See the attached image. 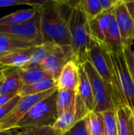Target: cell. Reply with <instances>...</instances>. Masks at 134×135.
Wrapping results in <instances>:
<instances>
[{"mask_svg":"<svg viewBox=\"0 0 134 135\" xmlns=\"http://www.w3.org/2000/svg\"><path fill=\"white\" fill-rule=\"evenodd\" d=\"M75 1H45L39 6L41 32L44 43L71 47L68 18Z\"/></svg>","mask_w":134,"mask_h":135,"instance_id":"obj_1","label":"cell"},{"mask_svg":"<svg viewBox=\"0 0 134 135\" xmlns=\"http://www.w3.org/2000/svg\"><path fill=\"white\" fill-rule=\"evenodd\" d=\"M68 27L71 37V47L77 64H84L88 59L91 46V34L88 19L78 4L75 2L68 18Z\"/></svg>","mask_w":134,"mask_h":135,"instance_id":"obj_2","label":"cell"},{"mask_svg":"<svg viewBox=\"0 0 134 135\" xmlns=\"http://www.w3.org/2000/svg\"><path fill=\"white\" fill-rule=\"evenodd\" d=\"M101 45V44H100ZM109 58L114 81L118 96L125 106L134 115V81L129 70L124 51L115 52L105 45H101Z\"/></svg>","mask_w":134,"mask_h":135,"instance_id":"obj_3","label":"cell"},{"mask_svg":"<svg viewBox=\"0 0 134 135\" xmlns=\"http://www.w3.org/2000/svg\"><path fill=\"white\" fill-rule=\"evenodd\" d=\"M58 118L57 109V92L37 103L21 119L16 128L53 127Z\"/></svg>","mask_w":134,"mask_h":135,"instance_id":"obj_4","label":"cell"},{"mask_svg":"<svg viewBox=\"0 0 134 135\" xmlns=\"http://www.w3.org/2000/svg\"><path fill=\"white\" fill-rule=\"evenodd\" d=\"M88 61L91 62L98 74L108 86L115 107V110L121 106H125L117 92L107 54L105 49L100 44L92 40L91 41V46L88 51Z\"/></svg>","mask_w":134,"mask_h":135,"instance_id":"obj_5","label":"cell"},{"mask_svg":"<svg viewBox=\"0 0 134 135\" xmlns=\"http://www.w3.org/2000/svg\"><path fill=\"white\" fill-rule=\"evenodd\" d=\"M83 66L89 79L96 102L94 112L103 113L107 111H115L112 97L107 84L98 74L89 61L85 62Z\"/></svg>","mask_w":134,"mask_h":135,"instance_id":"obj_6","label":"cell"},{"mask_svg":"<svg viewBox=\"0 0 134 135\" xmlns=\"http://www.w3.org/2000/svg\"><path fill=\"white\" fill-rule=\"evenodd\" d=\"M0 34L15 36L38 46L44 44L41 32L39 7L36 16L28 21L12 25H0Z\"/></svg>","mask_w":134,"mask_h":135,"instance_id":"obj_7","label":"cell"},{"mask_svg":"<svg viewBox=\"0 0 134 135\" xmlns=\"http://www.w3.org/2000/svg\"><path fill=\"white\" fill-rule=\"evenodd\" d=\"M57 91L58 88L55 87L39 94L21 97L14 108L0 122V131L12 130L16 128L21 119L30 111L32 108Z\"/></svg>","mask_w":134,"mask_h":135,"instance_id":"obj_8","label":"cell"},{"mask_svg":"<svg viewBox=\"0 0 134 135\" xmlns=\"http://www.w3.org/2000/svg\"><path fill=\"white\" fill-rule=\"evenodd\" d=\"M72 60L75 61V57L71 47H60L56 45L46 58L41 67L57 81L65 65Z\"/></svg>","mask_w":134,"mask_h":135,"instance_id":"obj_9","label":"cell"},{"mask_svg":"<svg viewBox=\"0 0 134 135\" xmlns=\"http://www.w3.org/2000/svg\"><path fill=\"white\" fill-rule=\"evenodd\" d=\"M113 13L120 30L123 47H132L134 40V20L130 16L124 0H116Z\"/></svg>","mask_w":134,"mask_h":135,"instance_id":"obj_10","label":"cell"},{"mask_svg":"<svg viewBox=\"0 0 134 135\" xmlns=\"http://www.w3.org/2000/svg\"><path fill=\"white\" fill-rule=\"evenodd\" d=\"M89 112L85 108L83 101L77 93L76 103L62 115L58 116L53 125V128L60 134L70 130L77 122L85 118Z\"/></svg>","mask_w":134,"mask_h":135,"instance_id":"obj_11","label":"cell"},{"mask_svg":"<svg viewBox=\"0 0 134 135\" xmlns=\"http://www.w3.org/2000/svg\"><path fill=\"white\" fill-rule=\"evenodd\" d=\"M79 64L72 60L67 62L57 80L58 89L77 91L79 85Z\"/></svg>","mask_w":134,"mask_h":135,"instance_id":"obj_12","label":"cell"},{"mask_svg":"<svg viewBox=\"0 0 134 135\" xmlns=\"http://www.w3.org/2000/svg\"><path fill=\"white\" fill-rule=\"evenodd\" d=\"M113 11H103L95 18L88 20L91 39L103 45L105 43V35L111 22Z\"/></svg>","mask_w":134,"mask_h":135,"instance_id":"obj_13","label":"cell"},{"mask_svg":"<svg viewBox=\"0 0 134 135\" xmlns=\"http://www.w3.org/2000/svg\"><path fill=\"white\" fill-rule=\"evenodd\" d=\"M36 47H32L1 55L0 65L9 68H21L30 60Z\"/></svg>","mask_w":134,"mask_h":135,"instance_id":"obj_14","label":"cell"},{"mask_svg":"<svg viewBox=\"0 0 134 135\" xmlns=\"http://www.w3.org/2000/svg\"><path fill=\"white\" fill-rule=\"evenodd\" d=\"M79 85L77 93L83 101L85 108L88 112H94L96 108V102L92 89L89 79L85 73L83 64L79 65Z\"/></svg>","mask_w":134,"mask_h":135,"instance_id":"obj_15","label":"cell"},{"mask_svg":"<svg viewBox=\"0 0 134 135\" xmlns=\"http://www.w3.org/2000/svg\"><path fill=\"white\" fill-rule=\"evenodd\" d=\"M103 45H105L115 52H121L123 51L124 47L122 41L120 30L114 13L112 14L111 22L106 31L105 43Z\"/></svg>","mask_w":134,"mask_h":135,"instance_id":"obj_16","label":"cell"},{"mask_svg":"<svg viewBox=\"0 0 134 135\" xmlns=\"http://www.w3.org/2000/svg\"><path fill=\"white\" fill-rule=\"evenodd\" d=\"M38 47L36 44L26 41L15 36L0 34V55L9 53L14 51Z\"/></svg>","mask_w":134,"mask_h":135,"instance_id":"obj_17","label":"cell"},{"mask_svg":"<svg viewBox=\"0 0 134 135\" xmlns=\"http://www.w3.org/2000/svg\"><path fill=\"white\" fill-rule=\"evenodd\" d=\"M39 7L20 9L0 18V25H12L30 21L39 11Z\"/></svg>","mask_w":134,"mask_h":135,"instance_id":"obj_18","label":"cell"},{"mask_svg":"<svg viewBox=\"0 0 134 135\" xmlns=\"http://www.w3.org/2000/svg\"><path fill=\"white\" fill-rule=\"evenodd\" d=\"M55 87H57V81L52 78H46V79L41 80L39 81H37L30 85H23V87L21 88L18 94L21 97L32 96V95H36V94L44 93Z\"/></svg>","mask_w":134,"mask_h":135,"instance_id":"obj_19","label":"cell"},{"mask_svg":"<svg viewBox=\"0 0 134 135\" xmlns=\"http://www.w3.org/2000/svg\"><path fill=\"white\" fill-rule=\"evenodd\" d=\"M118 135H131L133 112L127 106H121L115 110Z\"/></svg>","mask_w":134,"mask_h":135,"instance_id":"obj_20","label":"cell"},{"mask_svg":"<svg viewBox=\"0 0 134 135\" xmlns=\"http://www.w3.org/2000/svg\"><path fill=\"white\" fill-rule=\"evenodd\" d=\"M56 44L51 43H44L40 46L35 48V51L30 59V60L23 66L22 69H31L41 66L46 58L54 50Z\"/></svg>","mask_w":134,"mask_h":135,"instance_id":"obj_21","label":"cell"},{"mask_svg":"<svg viewBox=\"0 0 134 135\" xmlns=\"http://www.w3.org/2000/svg\"><path fill=\"white\" fill-rule=\"evenodd\" d=\"M23 85L18 70L17 68H14L6 74L4 81L0 87V95L19 93Z\"/></svg>","mask_w":134,"mask_h":135,"instance_id":"obj_22","label":"cell"},{"mask_svg":"<svg viewBox=\"0 0 134 135\" xmlns=\"http://www.w3.org/2000/svg\"><path fill=\"white\" fill-rule=\"evenodd\" d=\"M20 74L21 81L24 85H30L41 80L51 78L41 66L31 68V69H22L17 68Z\"/></svg>","mask_w":134,"mask_h":135,"instance_id":"obj_23","label":"cell"},{"mask_svg":"<svg viewBox=\"0 0 134 135\" xmlns=\"http://www.w3.org/2000/svg\"><path fill=\"white\" fill-rule=\"evenodd\" d=\"M77 91L58 89L57 91V109L58 116L70 109L77 100Z\"/></svg>","mask_w":134,"mask_h":135,"instance_id":"obj_24","label":"cell"},{"mask_svg":"<svg viewBox=\"0 0 134 135\" xmlns=\"http://www.w3.org/2000/svg\"><path fill=\"white\" fill-rule=\"evenodd\" d=\"M86 122L90 135H104V119L103 113L89 112L86 115Z\"/></svg>","mask_w":134,"mask_h":135,"instance_id":"obj_25","label":"cell"},{"mask_svg":"<svg viewBox=\"0 0 134 135\" xmlns=\"http://www.w3.org/2000/svg\"><path fill=\"white\" fill-rule=\"evenodd\" d=\"M78 4L88 20L95 18L103 12L100 0H81L78 1Z\"/></svg>","mask_w":134,"mask_h":135,"instance_id":"obj_26","label":"cell"},{"mask_svg":"<svg viewBox=\"0 0 134 135\" xmlns=\"http://www.w3.org/2000/svg\"><path fill=\"white\" fill-rule=\"evenodd\" d=\"M104 119V135H118L115 111L103 112Z\"/></svg>","mask_w":134,"mask_h":135,"instance_id":"obj_27","label":"cell"},{"mask_svg":"<svg viewBox=\"0 0 134 135\" xmlns=\"http://www.w3.org/2000/svg\"><path fill=\"white\" fill-rule=\"evenodd\" d=\"M17 135H62V134L56 131L52 127H44L24 129Z\"/></svg>","mask_w":134,"mask_h":135,"instance_id":"obj_28","label":"cell"},{"mask_svg":"<svg viewBox=\"0 0 134 135\" xmlns=\"http://www.w3.org/2000/svg\"><path fill=\"white\" fill-rule=\"evenodd\" d=\"M62 135H90L87 127L86 116L77 122L70 130Z\"/></svg>","mask_w":134,"mask_h":135,"instance_id":"obj_29","label":"cell"},{"mask_svg":"<svg viewBox=\"0 0 134 135\" xmlns=\"http://www.w3.org/2000/svg\"><path fill=\"white\" fill-rule=\"evenodd\" d=\"M45 1H32V0H0V7L13 6L18 5H28L32 7L41 6Z\"/></svg>","mask_w":134,"mask_h":135,"instance_id":"obj_30","label":"cell"},{"mask_svg":"<svg viewBox=\"0 0 134 135\" xmlns=\"http://www.w3.org/2000/svg\"><path fill=\"white\" fill-rule=\"evenodd\" d=\"M21 98V97L20 95H17L6 104L0 107V122L14 108V107L17 104Z\"/></svg>","mask_w":134,"mask_h":135,"instance_id":"obj_31","label":"cell"},{"mask_svg":"<svg viewBox=\"0 0 134 135\" xmlns=\"http://www.w3.org/2000/svg\"><path fill=\"white\" fill-rule=\"evenodd\" d=\"M123 51L130 73L134 81V51L132 49V47H124Z\"/></svg>","mask_w":134,"mask_h":135,"instance_id":"obj_32","label":"cell"},{"mask_svg":"<svg viewBox=\"0 0 134 135\" xmlns=\"http://www.w3.org/2000/svg\"><path fill=\"white\" fill-rule=\"evenodd\" d=\"M103 11H113L116 0H100Z\"/></svg>","mask_w":134,"mask_h":135,"instance_id":"obj_33","label":"cell"},{"mask_svg":"<svg viewBox=\"0 0 134 135\" xmlns=\"http://www.w3.org/2000/svg\"><path fill=\"white\" fill-rule=\"evenodd\" d=\"M19 95L18 93H9L6 95H0V107L6 104L9 101H10L14 97Z\"/></svg>","mask_w":134,"mask_h":135,"instance_id":"obj_34","label":"cell"},{"mask_svg":"<svg viewBox=\"0 0 134 135\" xmlns=\"http://www.w3.org/2000/svg\"><path fill=\"white\" fill-rule=\"evenodd\" d=\"M125 4L130 16L134 20V1H125Z\"/></svg>","mask_w":134,"mask_h":135,"instance_id":"obj_35","label":"cell"},{"mask_svg":"<svg viewBox=\"0 0 134 135\" xmlns=\"http://www.w3.org/2000/svg\"><path fill=\"white\" fill-rule=\"evenodd\" d=\"M7 70H9V69H7ZM7 70H5V71H3V72H2V73L0 74V87L2 86V83H3V81H4V79H5V77H6Z\"/></svg>","mask_w":134,"mask_h":135,"instance_id":"obj_36","label":"cell"},{"mask_svg":"<svg viewBox=\"0 0 134 135\" xmlns=\"http://www.w3.org/2000/svg\"><path fill=\"white\" fill-rule=\"evenodd\" d=\"M11 130H4L0 131V135H12V133L10 131Z\"/></svg>","mask_w":134,"mask_h":135,"instance_id":"obj_37","label":"cell"},{"mask_svg":"<svg viewBox=\"0 0 134 135\" xmlns=\"http://www.w3.org/2000/svg\"><path fill=\"white\" fill-rule=\"evenodd\" d=\"M131 135H134V115L132 116V127H131Z\"/></svg>","mask_w":134,"mask_h":135,"instance_id":"obj_38","label":"cell"},{"mask_svg":"<svg viewBox=\"0 0 134 135\" xmlns=\"http://www.w3.org/2000/svg\"><path fill=\"white\" fill-rule=\"evenodd\" d=\"M7 69H9V67H5V66H2L0 65V74H1L2 72L5 71V70H6Z\"/></svg>","mask_w":134,"mask_h":135,"instance_id":"obj_39","label":"cell"},{"mask_svg":"<svg viewBox=\"0 0 134 135\" xmlns=\"http://www.w3.org/2000/svg\"></svg>","mask_w":134,"mask_h":135,"instance_id":"obj_40","label":"cell"}]
</instances>
